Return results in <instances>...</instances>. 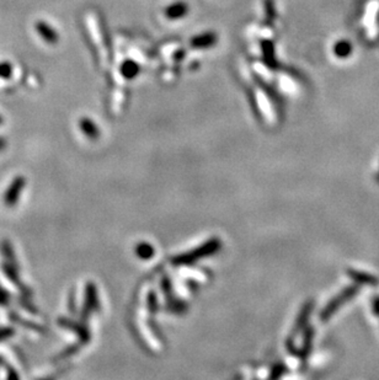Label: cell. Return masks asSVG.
<instances>
[{"instance_id": "obj_1", "label": "cell", "mask_w": 379, "mask_h": 380, "mask_svg": "<svg viewBox=\"0 0 379 380\" xmlns=\"http://www.w3.org/2000/svg\"><path fill=\"white\" fill-rule=\"evenodd\" d=\"M218 42V37L214 32H205L195 36L191 40V46L196 49H207L213 47Z\"/></svg>"}, {"instance_id": "obj_2", "label": "cell", "mask_w": 379, "mask_h": 380, "mask_svg": "<svg viewBox=\"0 0 379 380\" xmlns=\"http://www.w3.org/2000/svg\"><path fill=\"white\" fill-rule=\"evenodd\" d=\"M190 7L185 2H176L174 4H170L165 9V18L169 20H180L185 18L188 14Z\"/></svg>"}, {"instance_id": "obj_3", "label": "cell", "mask_w": 379, "mask_h": 380, "mask_svg": "<svg viewBox=\"0 0 379 380\" xmlns=\"http://www.w3.org/2000/svg\"><path fill=\"white\" fill-rule=\"evenodd\" d=\"M36 29H37V32L40 33L41 37L46 42H48V43H55L58 41V33L55 32V30L53 27L49 26L48 24H46V22L38 21L36 24Z\"/></svg>"}, {"instance_id": "obj_4", "label": "cell", "mask_w": 379, "mask_h": 380, "mask_svg": "<svg viewBox=\"0 0 379 380\" xmlns=\"http://www.w3.org/2000/svg\"><path fill=\"white\" fill-rule=\"evenodd\" d=\"M122 77L126 78V79H135L136 77L141 72V67L138 66V63H136L135 60H126V62L122 63L121 68H119Z\"/></svg>"}, {"instance_id": "obj_5", "label": "cell", "mask_w": 379, "mask_h": 380, "mask_svg": "<svg viewBox=\"0 0 379 380\" xmlns=\"http://www.w3.org/2000/svg\"><path fill=\"white\" fill-rule=\"evenodd\" d=\"M350 43L344 41L339 42V43H336L335 47H334V52H335L336 57H347V54L350 53Z\"/></svg>"}, {"instance_id": "obj_6", "label": "cell", "mask_w": 379, "mask_h": 380, "mask_svg": "<svg viewBox=\"0 0 379 380\" xmlns=\"http://www.w3.org/2000/svg\"><path fill=\"white\" fill-rule=\"evenodd\" d=\"M264 54L265 59L269 64H275V57H274V47H272L271 42H265L264 43Z\"/></svg>"}, {"instance_id": "obj_7", "label": "cell", "mask_w": 379, "mask_h": 380, "mask_svg": "<svg viewBox=\"0 0 379 380\" xmlns=\"http://www.w3.org/2000/svg\"><path fill=\"white\" fill-rule=\"evenodd\" d=\"M11 66L9 63H0V78H9L11 75Z\"/></svg>"}, {"instance_id": "obj_8", "label": "cell", "mask_w": 379, "mask_h": 380, "mask_svg": "<svg viewBox=\"0 0 379 380\" xmlns=\"http://www.w3.org/2000/svg\"><path fill=\"white\" fill-rule=\"evenodd\" d=\"M2 147H3V142L0 141V148H2Z\"/></svg>"}]
</instances>
